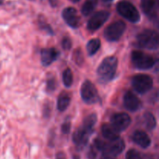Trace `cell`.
Returning <instances> with one entry per match:
<instances>
[{"label": "cell", "instance_id": "obj_1", "mask_svg": "<svg viewBox=\"0 0 159 159\" xmlns=\"http://www.w3.org/2000/svg\"><path fill=\"white\" fill-rule=\"evenodd\" d=\"M97 122V116L95 113L89 115L84 119L83 124L75 130L72 137L74 144L79 149H82L88 143L93 132V127Z\"/></svg>", "mask_w": 159, "mask_h": 159}, {"label": "cell", "instance_id": "obj_2", "mask_svg": "<svg viewBox=\"0 0 159 159\" xmlns=\"http://www.w3.org/2000/svg\"><path fill=\"white\" fill-rule=\"evenodd\" d=\"M93 148L96 152H102V155L114 158L124 152L125 148V143L120 137L108 141L96 139L94 141V145Z\"/></svg>", "mask_w": 159, "mask_h": 159}, {"label": "cell", "instance_id": "obj_3", "mask_svg": "<svg viewBox=\"0 0 159 159\" xmlns=\"http://www.w3.org/2000/svg\"><path fill=\"white\" fill-rule=\"evenodd\" d=\"M117 65V58L114 56H109L104 58L96 71L99 82L107 84L113 80L116 75Z\"/></svg>", "mask_w": 159, "mask_h": 159}, {"label": "cell", "instance_id": "obj_4", "mask_svg": "<svg viewBox=\"0 0 159 159\" xmlns=\"http://www.w3.org/2000/svg\"><path fill=\"white\" fill-rule=\"evenodd\" d=\"M138 47L148 50H157L159 46L158 34L152 30H144L137 36Z\"/></svg>", "mask_w": 159, "mask_h": 159}, {"label": "cell", "instance_id": "obj_5", "mask_svg": "<svg viewBox=\"0 0 159 159\" xmlns=\"http://www.w3.org/2000/svg\"><path fill=\"white\" fill-rule=\"evenodd\" d=\"M118 13L132 23H138L141 20V15L136 7L128 1H121L116 6Z\"/></svg>", "mask_w": 159, "mask_h": 159}, {"label": "cell", "instance_id": "obj_6", "mask_svg": "<svg viewBox=\"0 0 159 159\" xmlns=\"http://www.w3.org/2000/svg\"><path fill=\"white\" fill-rule=\"evenodd\" d=\"M131 61L134 66L138 69L148 70L155 66L156 59L142 51H134L131 54Z\"/></svg>", "mask_w": 159, "mask_h": 159}, {"label": "cell", "instance_id": "obj_7", "mask_svg": "<svg viewBox=\"0 0 159 159\" xmlns=\"http://www.w3.org/2000/svg\"><path fill=\"white\" fill-rule=\"evenodd\" d=\"M126 23L122 20L113 22L106 28L104 31V37L110 42L118 41L126 30Z\"/></svg>", "mask_w": 159, "mask_h": 159}, {"label": "cell", "instance_id": "obj_8", "mask_svg": "<svg viewBox=\"0 0 159 159\" xmlns=\"http://www.w3.org/2000/svg\"><path fill=\"white\" fill-rule=\"evenodd\" d=\"M134 89L139 94H145L153 87V79L151 76L144 74L136 75L131 81Z\"/></svg>", "mask_w": 159, "mask_h": 159}, {"label": "cell", "instance_id": "obj_9", "mask_svg": "<svg viewBox=\"0 0 159 159\" xmlns=\"http://www.w3.org/2000/svg\"><path fill=\"white\" fill-rule=\"evenodd\" d=\"M81 96L86 104L96 103L99 101V96L96 86L89 80H85L81 87Z\"/></svg>", "mask_w": 159, "mask_h": 159}, {"label": "cell", "instance_id": "obj_10", "mask_svg": "<svg viewBox=\"0 0 159 159\" xmlns=\"http://www.w3.org/2000/svg\"><path fill=\"white\" fill-rule=\"evenodd\" d=\"M131 123L130 116L126 113H117L113 114L110 119V124L117 132L124 131Z\"/></svg>", "mask_w": 159, "mask_h": 159}, {"label": "cell", "instance_id": "obj_11", "mask_svg": "<svg viewBox=\"0 0 159 159\" xmlns=\"http://www.w3.org/2000/svg\"><path fill=\"white\" fill-rule=\"evenodd\" d=\"M110 13L108 11H99L96 12L87 23V28L91 32H95L99 30L110 18Z\"/></svg>", "mask_w": 159, "mask_h": 159}, {"label": "cell", "instance_id": "obj_12", "mask_svg": "<svg viewBox=\"0 0 159 159\" xmlns=\"http://www.w3.org/2000/svg\"><path fill=\"white\" fill-rule=\"evenodd\" d=\"M141 6L143 12L150 20H158V0H141Z\"/></svg>", "mask_w": 159, "mask_h": 159}, {"label": "cell", "instance_id": "obj_13", "mask_svg": "<svg viewBox=\"0 0 159 159\" xmlns=\"http://www.w3.org/2000/svg\"><path fill=\"white\" fill-rule=\"evenodd\" d=\"M62 18L65 23L73 29H77L80 26V18L75 8L67 7L62 11Z\"/></svg>", "mask_w": 159, "mask_h": 159}, {"label": "cell", "instance_id": "obj_14", "mask_svg": "<svg viewBox=\"0 0 159 159\" xmlns=\"http://www.w3.org/2000/svg\"><path fill=\"white\" fill-rule=\"evenodd\" d=\"M59 54V51L55 48H43L40 51L41 64L44 67L49 66L58 58Z\"/></svg>", "mask_w": 159, "mask_h": 159}, {"label": "cell", "instance_id": "obj_15", "mask_svg": "<svg viewBox=\"0 0 159 159\" xmlns=\"http://www.w3.org/2000/svg\"><path fill=\"white\" fill-rule=\"evenodd\" d=\"M124 105L129 111L136 112L141 107V102L132 92L127 91L124 96Z\"/></svg>", "mask_w": 159, "mask_h": 159}, {"label": "cell", "instance_id": "obj_16", "mask_svg": "<svg viewBox=\"0 0 159 159\" xmlns=\"http://www.w3.org/2000/svg\"><path fill=\"white\" fill-rule=\"evenodd\" d=\"M132 141L142 148L146 149L151 145L152 141L147 133L143 130H136L132 134Z\"/></svg>", "mask_w": 159, "mask_h": 159}, {"label": "cell", "instance_id": "obj_17", "mask_svg": "<svg viewBox=\"0 0 159 159\" xmlns=\"http://www.w3.org/2000/svg\"><path fill=\"white\" fill-rule=\"evenodd\" d=\"M101 131H102V134L105 139L107 141H110V140H114L116 138H119V132L116 131L114 128L111 126V124H104L102 126L101 128Z\"/></svg>", "mask_w": 159, "mask_h": 159}, {"label": "cell", "instance_id": "obj_18", "mask_svg": "<svg viewBox=\"0 0 159 159\" xmlns=\"http://www.w3.org/2000/svg\"><path fill=\"white\" fill-rule=\"evenodd\" d=\"M71 102V96L66 92H62L57 99V107L60 112H64L69 107Z\"/></svg>", "mask_w": 159, "mask_h": 159}, {"label": "cell", "instance_id": "obj_19", "mask_svg": "<svg viewBox=\"0 0 159 159\" xmlns=\"http://www.w3.org/2000/svg\"><path fill=\"white\" fill-rule=\"evenodd\" d=\"M101 46V41L99 39L94 38L90 40L86 45V50L89 55L93 56L99 50Z\"/></svg>", "mask_w": 159, "mask_h": 159}, {"label": "cell", "instance_id": "obj_20", "mask_svg": "<svg viewBox=\"0 0 159 159\" xmlns=\"http://www.w3.org/2000/svg\"><path fill=\"white\" fill-rule=\"evenodd\" d=\"M97 0H86L82 7V13L85 16H88L93 12L97 6Z\"/></svg>", "mask_w": 159, "mask_h": 159}, {"label": "cell", "instance_id": "obj_21", "mask_svg": "<svg viewBox=\"0 0 159 159\" xmlns=\"http://www.w3.org/2000/svg\"><path fill=\"white\" fill-rule=\"evenodd\" d=\"M144 122L145 124V127L148 130H152L156 127L157 121L154 115L150 112H146L144 114Z\"/></svg>", "mask_w": 159, "mask_h": 159}, {"label": "cell", "instance_id": "obj_22", "mask_svg": "<svg viewBox=\"0 0 159 159\" xmlns=\"http://www.w3.org/2000/svg\"><path fill=\"white\" fill-rule=\"evenodd\" d=\"M62 79H63V83L65 87H67V88L71 87V85L73 83V74L72 71L69 68H66L64 71Z\"/></svg>", "mask_w": 159, "mask_h": 159}, {"label": "cell", "instance_id": "obj_23", "mask_svg": "<svg viewBox=\"0 0 159 159\" xmlns=\"http://www.w3.org/2000/svg\"><path fill=\"white\" fill-rule=\"evenodd\" d=\"M74 60L75 61V63L77 64L78 65L81 66L82 65L84 62V57H83V53L81 51L80 48L76 50L74 53Z\"/></svg>", "mask_w": 159, "mask_h": 159}, {"label": "cell", "instance_id": "obj_24", "mask_svg": "<svg viewBox=\"0 0 159 159\" xmlns=\"http://www.w3.org/2000/svg\"><path fill=\"white\" fill-rule=\"evenodd\" d=\"M39 26H40V29H41L42 30L46 31L48 34H51V35H53V34H54V31H53L52 28H51V26H50L49 24H48L43 19H40V20H39Z\"/></svg>", "mask_w": 159, "mask_h": 159}, {"label": "cell", "instance_id": "obj_25", "mask_svg": "<svg viewBox=\"0 0 159 159\" xmlns=\"http://www.w3.org/2000/svg\"><path fill=\"white\" fill-rule=\"evenodd\" d=\"M126 159H142L141 154L135 149H130L127 152Z\"/></svg>", "mask_w": 159, "mask_h": 159}, {"label": "cell", "instance_id": "obj_26", "mask_svg": "<svg viewBox=\"0 0 159 159\" xmlns=\"http://www.w3.org/2000/svg\"><path fill=\"white\" fill-rule=\"evenodd\" d=\"M56 87H57V83H56V81L54 79H49L47 81V90H48L49 93L54 91L56 89Z\"/></svg>", "mask_w": 159, "mask_h": 159}, {"label": "cell", "instance_id": "obj_27", "mask_svg": "<svg viewBox=\"0 0 159 159\" xmlns=\"http://www.w3.org/2000/svg\"><path fill=\"white\" fill-rule=\"evenodd\" d=\"M61 45L62 48H63L64 50H70L71 48V46H72V42H71V40L70 39V37H65L63 38L61 41Z\"/></svg>", "mask_w": 159, "mask_h": 159}, {"label": "cell", "instance_id": "obj_28", "mask_svg": "<svg viewBox=\"0 0 159 159\" xmlns=\"http://www.w3.org/2000/svg\"><path fill=\"white\" fill-rule=\"evenodd\" d=\"M70 130H71V122L68 120L64 122V124H62L61 126V131L63 134H68L70 132Z\"/></svg>", "mask_w": 159, "mask_h": 159}, {"label": "cell", "instance_id": "obj_29", "mask_svg": "<svg viewBox=\"0 0 159 159\" xmlns=\"http://www.w3.org/2000/svg\"><path fill=\"white\" fill-rule=\"evenodd\" d=\"M56 159H66V158H65V155L63 152H59L56 155Z\"/></svg>", "mask_w": 159, "mask_h": 159}, {"label": "cell", "instance_id": "obj_30", "mask_svg": "<svg viewBox=\"0 0 159 159\" xmlns=\"http://www.w3.org/2000/svg\"><path fill=\"white\" fill-rule=\"evenodd\" d=\"M49 2L52 7H56L58 3V0H49Z\"/></svg>", "mask_w": 159, "mask_h": 159}, {"label": "cell", "instance_id": "obj_31", "mask_svg": "<svg viewBox=\"0 0 159 159\" xmlns=\"http://www.w3.org/2000/svg\"><path fill=\"white\" fill-rule=\"evenodd\" d=\"M100 159H115L113 157L110 156H106V155H102V157Z\"/></svg>", "mask_w": 159, "mask_h": 159}, {"label": "cell", "instance_id": "obj_32", "mask_svg": "<svg viewBox=\"0 0 159 159\" xmlns=\"http://www.w3.org/2000/svg\"><path fill=\"white\" fill-rule=\"evenodd\" d=\"M103 2H110L113 1V0H102Z\"/></svg>", "mask_w": 159, "mask_h": 159}, {"label": "cell", "instance_id": "obj_33", "mask_svg": "<svg viewBox=\"0 0 159 159\" xmlns=\"http://www.w3.org/2000/svg\"><path fill=\"white\" fill-rule=\"evenodd\" d=\"M71 1H72L73 2H79L80 0H71Z\"/></svg>", "mask_w": 159, "mask_h": 159}, {"label": "cell", "instance_id": "obj_34", "mask_svg": "<svg viewBox=\"0 0 159 159\" xmlns=\"http://www.w3.org/2000/svg\"><path fill=\"white\" fill-rule=\"evenodd\" d=\"M2 2H3V0H0V5L2 4Z\"/></svg>", "mask_w": 159, "mask_h": 159}]
</instances>
